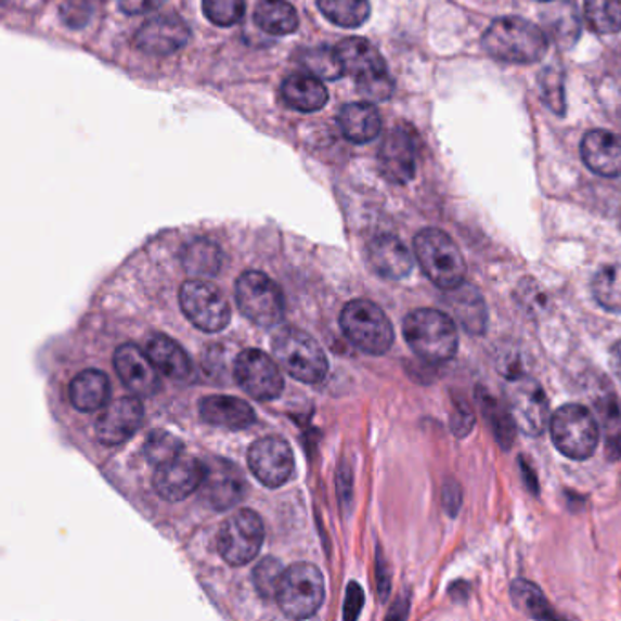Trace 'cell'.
<instances>
[{"mask_svg":"<svg viewBox=\"0 0 621 621\" xmlns=\"http://www.w3.org/2000/svg\"><path fill=\"white\" fill-rule=\"evenodd\" d=\"M235 301L241 314L254 325L272 328L285 318V296L280 285L262 272H245L235 285Z\"/></svg>","mask_w":621,"mask_h":621,"instance_id":"9c48e42d","label":"cell"},{"mask_svg":"<svg viewBox=\"0 0 621 621\" xmlns=\"http://www.w3.org/2000/svg\"><path fill=\"white\" fill-rule=\"evenodd\" d=\"M245 0H203V13L219 28H230L245 17Z\"/></svg>","mask_w":621,"mask_h":621,"instance_id":"f35d334b","label":"cell"},{"mask_svg":"<svg viewBox=\"0 0 621 621\" xmlns=\"http://www.w3.org/2000/svg\"><path fill=\"white\" fill-rule=\"evenodd\" d=\"M114 366L120 381L126 388L141 398L154 396L159 390V376L157 366L152 363L148 353H144L141 348L126 342L115 350Z\"/></svg>","mask_w":621,"mask_h":621,"instance_id":"ffe728a7","label":"cell"},{"mask_svg":"<svg viewBox=\"0 0 621 621\" xmlns=\"http://www.w3.org/2000/svg\"><path fill=\"white\" fill-rule=\"evenodd\" d=\"M484 52L507 64L540 63L547 53V35L540 26L521 17L492 21L481 39Z\"/></svg>","mask_w":621,"mask_h":621,"instance_id":"6da1fadb","label":"cell"},{"mask_svg":"<svg viewBox=\"0 0 621 621\" xmlns=\"http://www.w3.org/2000/svg\"><path fill=\"white\" fill-rule=\"evenodd\" d=\"M372 270L383 280H405L414 269V257L396 235H377L366 250Z\"/></svg>","mask_w":621,"mask_h":621,"instance_id":"7402d4cb","label":"cell"},{"mask_svg":"<svg viewBox=\"0 0 621 621\" xmlns=\"http://www.w3.org/2000/svg\"><path fill=\"white\" fill-rule=\"evenodd\" d=\"M582 159L596 176L621 177V135L610 130H591L582 141Z\"/></svg>","mask_w":621,"mask_h":621,"instance_id":"44dd1931","label":"cell"},{"mask_svg":"<svg viewBox=\"0 0 621 621\" xmlns=\"http://www.w3.org/2000/svg\"><path fill=\"white\" fill-rule=\"evenodd\" d=\"M275 599L292 620L312 618L325 601V578L314 565H292L281 578Z\"/></svg>","mask_w":621,"mask_h":621,"instance_id":"ba28073f","label":"cell"},{"mask_svg":"<svg viewBox=\"0 0 621 621\" xmlns=\"http://www.w3.org/2000/svg\"><path fill=\"white\" fill-rule=\"evenodd\" d=\"M254 23L264 34L285 37L296 34L299 28V15L296 8L286 0H261L254 12Z\"/></svg>","mask_w":621,"mask_h":621,"instance_id":"f1b7e54d","label":"cell"},{"mask_svg":"<svg viewBox=\"0 0 621 621\" xmlns=\"http://www.w3.org/2000/svg\"><path fill=\"white\" fill-rule=\"evenodd\" d=\"M588 28L598 35L621 31V0H585Z\"/></svg>","mask_w":621,"mask_h":621,"instance_id":"8d00e7d4","label":"cell"},{"mask_svg":"<svg viewBox=\"0 0 621 621\" xmlns=\"http://www.w3.org/2000/svg\"><path fill=\"white\" fill-rule=\"evenodd\" d=\"M551 438L564 456L585 462L599 443V425L587 406L570 403L551 417Z\"/></svg>","mask_w":621,"mask_h":621,"instance_id":"52a82bcc","label":"cell"},{"mask_svg":"<svg viewBox=\"0 0 621 621\" xmlns=\"http://www.w3.org/2000/svg\"><path fill=\"white\" fill-rule=\"evenodd\" d=\"M166 0H119V8L126 15H146L159 10Z\"/></svg>","mask_w":621,"mask_h":621,"instance_id":"ee69618b","label":"cell"},{"mask_svg":"<svg viewBox=\"0 0 621 621\" xmlns=\"http://www.w3.org/2000/svg\"><path fill=\"white\" fill-rule=\"evenodd\" d=\"M337 122L350 143H372L381 133V115L371 103L345 104L337 115Z\"/></svg>","mask_w":621,"mask_h":621,"instance_id":"d4e9b609","label":"cell"},{"mask_svg":"<svg viewBox=\"0 0 621 621\" xmlns=\"http://www.w3.org/2000/svg\"><path fill=\"white\" fill-rule=\"evenodd\" d=\"M363 604H365L363 591L358 583H352L348 587L347 601H345V620H355L360 616Z\"/></svg>","mask_w":621,"mask_h":621,"instance_id":"f6af8a7d","label":"cell"},{"mask_svg":"<svg viewBox=\"0 0 621 621\" xmlns=\"http://www.w3.org/2000/svg\"><path fill=\"white\" fill-rule=\"evenodd\" d=\"M510 599L514 607L534 620H559V614L551 607L548 599L543 596L538 585L527 580H514L510 585Z\"/></svg>","mask_w":621,"mask_h":621,"instance_id":"4dcf8cb0","label":"cell"},{"mask_svg":"<svg viewBox=\"0 0 621 621\" xmlns=\"http://www.w3.org/2000/svg\"><path fill=\"white\" fill-rule=\"evenodd\" d=\"M109 399V379L104 372L85 371L69 383V401L79 412L103 409Z\"/></svg>","mask_w":621,"mask_h":621,"instance_id":"83f0119b","label":"cell"},{"mask_svg":"<svg viewBox=\"0 0 621 621\" xmlns=\"http://www.w3.org/2000/svg\"><path fill=\"white\" fill-rule=\"evenodd\" d=\"M133 40L138 50L146 55L166 57L186 47L190 40L189 24L179 15L150 18L139 28Z\"/></svg>","mask_w":621,"mask_h":621,"instance_id":"e0dca14e","label":"cell"},{"mask_svg":"<svg viewBox=\"0 0 621 621\" xmlns=\"http://www.w3.org/2000/svg\"><path fill=\"white\" fill-rule=\"evenodd\" d=\"M540 92H542L543 103L553 109L554 114H565L564 75L554 69H545L540 79Z\"/></svg>","mask_w":621,"mask_h":621,"instance_id":"b9f144b4","label":"cell"},{"mask_svg":"<svg viewBox=\"0 0 621 621\" xmlns=\"http://www.w3.org/2000/svg\"><path fill=\"white\" fill-rule=\"evenodd\" d=\"M543 26L559 47L570 48L582 34L578 8L572 2H556L543 12Z\"/></svg>","mask_w":621,"mask_h":621,"instance_id":"f546056e","label":"cell"},{"mask_svg":"<svg viewBox=\"0 0 621 621\" xmlns=\"http://www.w3.org/2000/svg\"><path fill=\"white\" fill-rule=\"evenodd\" d=\"M283 574H285V570H283L277 559H261L256 565L254 574H251L254 575V585H256L257 593L261 594L262 598H275Z\"/></svg>","mask_w":621,"mask_h":621,"instance_id":"60d3db41","label":"cell"},{"mask_svg":"<svg viewBox=\"0 0 621 621\" xmlns=\"http://www.w3.org/2000/svg\"><path fill=\"white\" fill-rule=\"evenodd\" d=\"M235 381L248 396L257 401H272L280 398L285 388L280 366L267 353L256 348L243 350L235 358Z\"/></svg>","mask_w":621,"mask_h":621,"instance_id":"5bb4252c","label":"cell"},{"mask_svg":"<svg viewBox=\"0 0 621 621\" xmlns=\"http://www.w3.org/2000/svg\"><path fill=\"white\" fill-rule=\"evenodd\" d=\"M591 290L599 307L621 314V264H605L596 272Z\"/></svg>","mask_w":621,"mask_h":621,"instance_id":"d590c367","label":"cell"},{"mask_svg":"<svg viewBox=\"0 0 621 621\" xmlns=\"http://www.w3.org/2000/svg\"><path fill=\"white\" fill-rule=\"evenodd\" d=\"M419 157L417 131L409 125L393 126L379 146V170L393 184L411 183L416 177Z\"/></svg>","mask_w":621,"mask_h":621,"instance_id":"4fadbf2b","label":"cell"},{"mask_svg":"<svg viewBox=\"0 0 621 621\" xmlns=\"http://www.w3.org/2000/svg\"><path fill=\"white\" fill-rule=\"evenodd\" d=\"M206 467L195 457H173L155 470L154 489L166 502H183L190 494L200 489Z\"/></svg>","mask_w":621,"mask_h":621,"instance_id":"2e32d148","label":"cell"},{"mask_svg":"<svg viewBox=\"0 0 621 621\" xmlns=\"http://www.w3.org/2000/svg\"><path fill=\"white\" fill-rule=\"evenodd\" d=\"M275 360L297 381L318 385L328 374V360L314 337L299 328H283L272 339Z\"/></svg>","mask_w":621,"mask_h":621,"instance_id":"5b68a950","label":"cell"},{"mask_svg":"<svg viewBox=\"0 0 621 621\" xmlns=\"http://www.w3.org/2000/svg\"><path fill=\"white\" fill-rule=\"evenodd\" d=\"M443 502H445L447 507H460V503H462V492L457 491V487H454V489L445 487V492H443Z\"/></svg>","mask_w":621,"mask_h":621,"instance_id":"7dc6e473","label":"cell"},{"mask_svg":"<svg viewBox=\"0 0 621 621\" xmlns=\"http://www.w3.org/2000/svg\"><path fill=\"white\" fill-rule=\"evenodd\" d=\"M199 414L214 427L243 430L256 422V412L246 401L232 396H208L200 399Z\"/></svg>","mask_w":621,"mask_h":621,"instance_id":"603a6c76","label":"cell"},{"mask_svg":"<svg viewBox=\"0 0 621 621\" xmlns=\"http://www.w3.org/2000/svg\"><path fill=\"white\" fill-rule=\"evenodd\" d=\"M264 542V525L259 514L241 508L232 514L217 534V548L221 558L234 567H243L257 558Z\"/></svg>","mask_w":621,"mask_h":621,"instance_id":"30bf717a","label":"cell"},{"mask_svg":"<svg viewBox=\"0 0 621 621\" xmlns=\"http://www.w3.org/2000/svg\"><path fill=\"white\" fill-rule=\"evenodd\" d=\"M449 305L457 325H462L468 334H483L489 315L483 296L476 286L463 283L454 290H449Z\"/></svg>","mask_w":621,"mask_h":621,"instance_id":"484cf974","label":"cell"},{"mask_svg":"<svg viewBox=\"0 0 621 621\" xmlns=\"http://www.w3.org/2000/svg\"><path fill=\"white\" fill-rule=\"evenodd\" d=\"M281 98L288 108L301 114H314L328 103V90L314 75L296 74L283 80Z\"/></svg>","mask_w":621,"mask_h":621,"instance_id":"cb8c5ba5","label":"cell"},{"mask_svg":"<svg viewBox=\"0 0 621 621\" xmlns=\"http://www.w3.org/2000/svg\"><path fill=\"white\" fill-rule=\"evenodd\" d=\"M203 497L216 510H229L243 502L248 484L240 468L224 460H216L206 467L203 479Z\"/></svg>","mask_w":621,"mask_h":621,"instance_id":"ac0fdd59","label":"cell"},{"mask_svg":"<svg viewBox=\"0 0 621 621\" xmlns=\"http://www.w3.org/2000/svg\"><path fill=\"white\" fill-rule=\"evenodd\" d=\"M320 12L339 28H360L371 17V0H318Z\"/></svg>","mask_w":621,"mask_h":621,"instance_id":"d6a6232c","label":"cell"},{"mask_svg":"<svg viewBox=\"0 0 621 621\" xmlns=\"http://www.w3.org/2000/svg\"><path fill=\"white\" fill-rule=\"evenodd\" d=\"M610 368L621 379V339L610 350Z\"/></svg>","mask_w":621,"mask_h":621,"instance_id":"bcb514c9","label":"cell"},{"mask_svg":"<svg viewBox=\"0 0 621 621\" xmlns=\"http://www.w3.org/2000/svg\"><path fill=\"white\" fill-rule=\"evenodd\" d=\"M474 422H476V417H474L470 406L465 401H456L454 412H452V430L454 434L460 438H465L473 430Z\"/></svg>","mask_w":621,"mask_h":621,"instance_id":"7bdbcfd3","label":"cell"},{"mask_svg":"<svg viewBox=\"0 0 621 621\" xmlns=\"http://www.w3.org/2000/svg\"><path fill=\"white\" fill-rule=\"evenodd\" d=\"M601 412V425L607 436V451L610 457L621 456V405L612 399L598 405Z\"/></svg>","mask_w":621,"mask_h":621,"instance_id":"ab89813d","label":"cell"},{"mask_svg":"<svg viewBox=\"0 0 621 621\" xmlns=\"http://www.w3.org/2000/svg\"><path fill=\"white\" fill-rule=\"evenodd\" d=\"M179 302L190 323L208 334L223 332L232 320V308L223 292L199 277L181 286Z\"/></svg>","mask_w":621,"mask_h":621,"instance_id":"8fae6325","label":"cell"},{"mask_svg":"<svg viewBox=\"0 0 621 621\" xmlns=\"http://www.w3.org/2000/svg\"><path fill=\"white\" fill-rule=\"evenodd\" d=\"M342 334L353 347L371 355H383L392 347L393 326L376 302L355 299L342 308Z\"/></svg>","mask_w":621,"mask_h":621,"instance_id":"8992f818","label":"cell"},{"mask_svg":"<svg viewBox=\"0 0 621 621\" xmlns=\"http://www.w3.org/2000/svg\"><path fill=\"white\" fill-rule=\"evenodd\" d=\"M143 419V403L138 398H120L104 409L95 423V434L103 445L117 447L138 432Z\"/></svg>","mask_w":621,"mask_h":621,"instance_id":"d6986e66","label":"cell"},{"mask_svg":"<svg viewBox=\"0 0 621 621\" xmlns=\"http://www.w3.org/2000/svg\"><path fill=\"white\" fill-rule=\"evenodd\" d=\"M248 465L254 476L270 489H277L294 474V452L285 439L277 436L257 439L248 451Z\"/></svg>","mask_w":621,"mask_h":621,"instance_id":"9a60e30c","label":"cell"},{"mask_svg":"<svg viewBox=\"0 0 621 621\" xmlns=\"http://www.w3.org/2000/svg\"><path fill=\"white\" fill-rule=\"evenodd\" d=\"M414 254L425 275L441 290H454L465 283V257L460 246L443 230H422L414 237Z\"/></svg>","mask_w":621,"mask_h":621,"instance_id":"277c9868","label":"cell"},{"mask_svg":"<svg viewBox=\"0 0 621 621\" xmlns=\"http://www.w3.org/2000/svg\"><path fill=\"white\" fill-rule=\"evenodd\" d=\"M540 2H553V0H540Z\"/></svg>","mask_w":621,"mask_h":621,"instance_id":"c3c4849f","label":"cell"},{"mask_svg":"<svg viewBox=\"0 0 621 621\" xmlns=\"http://www.w3.org/2000/svg\"><path fill=\"white\" fill-rule=\"evenodd\" d=\"M345 74L355 80L358 92L372 103H381L392 98L393 80L388 75L387 63L371 40L348 37L336 47Z\"/></svg>","mask_w":621,"mask_h":621,"instance_id":"3957f363","label":"cell"},{"mask_svg":"<svg viewBox=\"0 0 621 621\" xmlns=\"http://www.w3.org/2000/svg\"><path fill=\"white\" fill-rule=\"evenodd\" d=\"M183 451L181 439L171 436L166 430H154L144 443V454L157 467L163 463L170 462L173 457L181 456Z\"/></svg>","mask_w":621,"mask_h":621,"instance_id":"74e56055","label":"cell"},{"mask_svg":"<svg viewBox=\"0 0 621 621\" xmlns=\"http://www.w3.org/2000/svg\"><path fill=\"white\" fill-rule=\"evenodd\" d=\"M508 412L516 428L527 436H540L548 422V399L534 377L519 376L508 381L505 390Z\"/></svg>","mask_w":621,"mask_h":621,"instance_id":"7c38bea8","label":"cell"},{"mask_svg":"<svg viewBox=\"0 0 621 621\" xmlns=\"http://www.w3.org/2000/svg\"><path fill=\"white\" fill-rule=\"evenodd\" d=\"M296 63L318 79L336 80L345 75L336 48L315 47L297 53Z\"/></svg>","mask_w":621,"mask_h":621,"instance_id":"836d02e7","label":"cell"},{"mask_svg":"<svg viewBox=\"0 0 621 621\" xmlns=\"http://www.w3.org/2000/svg\"><path fill=\"white\" fill-rule=\"evenodd\" d=\"M403 336L412 352L432 365L451 361L460 345L456 321L436 308H417L406 315Z\"/></svg>","mask_w":621,"mask_h":621,"instance_id":"7a4b0ae2","label":"cell"},{"mask_svg":"<svg viewBox=\"0 0 621 621\" xmlns=\"http://www.w3.org/2000/svg\"><path fill=\"white\" fill-rule=\"evenodd\" d=\"M184 269L195 277H214L223 264L221 248L210 240H197L190 243L183 251Z\"/></svg>","mask_w":621,"mask_h":621,"instance_id":"1f68e13d","label":"cell"},{"mask_svg":"<svg viewBox=\"0 0 621 621\" xmlns=\"http://www.w3.org/2000/svg\"><path fill=\"white\" fill-rule=\"evenodd\" d=\"M478 401L484 417H487V423L491 425L494 436L500 441V445L510 449L516 423H514L513 416L508 412L507 403L503 405L502 401H497L492 393L487 392L483 388L478 390Z\"/></svg>","mask_w":621,"mask_h":621,"instance_id":"e575fe53","label":"cell"},{"mask_svg":"<svg viewBox=\"0 0 621 621\" xmlns=\"http://www.w3.org/2000/svg\"><path fill=\"white\" fill-rule=\"evenodd\" d=\"M146 353L160 374L171 379H186L192 374L189 353L168 336L155 334L146 342Z\"/></svg>","mask_w":621,"mask_h":621,"instance_id":"4316f807","label":"cell"}]
</instances>
